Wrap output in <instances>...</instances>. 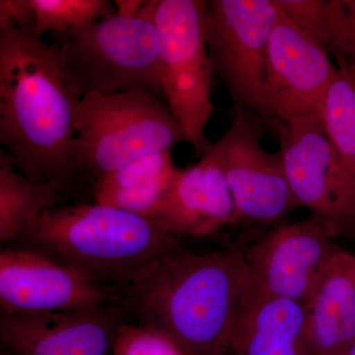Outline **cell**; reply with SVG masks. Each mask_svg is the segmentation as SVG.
I'll return each mask as SVG.
<instances>
[{
	"mask_svg": "<svg viewBox=\"0 0 355 355\" xmlns=\"http://www.w3.org/2000/svg\"><path fill=\"white\" fill-rule=\"evenodd\" d=\"M79 103L55 44L34 27L0 25V144L34 183L58 182L73 193L86 179L76 149Z\"/></svg>",
	"mask_w": 355,
	"mask_h": 355,
	"instance_id": "6da1fadb",
	"label": "cell"
},
{
	"mask_svg": "<svg viewBox=\"0 0 355 355\" xmlns=\"http://www.w3.org/2000/svg\"><path fill=\"white\" fill-rule=\"evenodd\" d=\"M146 0H114L116 14L121 17L133 18L139 15Z\"/></svg>",
	"mask_w": 355,
	"mask_h": 355,
	"instance_id": "603a6c76",
	"label": "cell"
},
{
	"mask_svg": "<svg viewBox=\"0 0 355 355\" xmlns=\"http://www.w3.org/2000/svg\"><path fill=\"white\" fill-rule=\"evenodd\" d=\"M320 114L338 160L343 205L355 237V65L338 67Z\"/></svg>",
	"mask_w": 355,
	"mask_h": 355,
	"instance_id": "ac0fdd59",
	"label": "cell"
},
{
	"mask_svg": "<svg viewBox=\"0 0 355 355\" xmlns=\"http://www.w3.org/2000/svg\"><path fill=\"white\" fill-rule=\"evenodd\" d=\"M336 70L330 55L279 10L256 113L279 120L320 113Z\"/></svg>",
	"mask_w": 355,
	"mask_h": 355,
	"instance_id": "30bf717a",
	"label": "cell"
},
{
	"mask_svg": "<svg viewBox=\"0 0 355 355\" xmlns=\"http://www.w3.org/2000/svg\"><path fill=\"white\" fill-rule=\"evenodd\" d=\"M34 11V30L44 33L78 29L84 26L116 15L108 0H31Z\"/></svg>",
	"mask_w": 355,
	"mask_h": 355,
	"instance_id": "ffe728a7",
	"label": "cell"
},
{
	"mask_svg": "<svg viewBox=\"0 0 355 355\" xmlns=\"http://www.w3.org/2000/svg\"><path fill=\"white\" fill-rule=\"evenodd\" d=\"M76 149L93 183L149 154L171 151L183 135L168 107L146 89L80 98Z\"/></svg>",
	"mask_w": 355,
	"mask_h": 355,
	"instance_id": "5b68a950",
	"label": "cell"
},
{
	"mask_svg": "<svg viewBox=\"0 0 355 355\" xmlns=\"http://www.w3.org/2000/svg\"><path fill=\"white\" fill-rule=\"evenodd\" d=\"M112 355H190L162 331L148 327L123 324L116 335Z\"/></svg>",
	"mask_w": 355,
	"mask_h": 355,
	"instance_id": "44dd1931",
	"label": "cell"
},
{
	"mask_svg": "<svg viewBox=\"0 0 355 355\" xmlns=\"http://www.w3.org/2000/svg\"><path fill=\"white\" fill-rule=\"evenodd\" d=\"M342 355H355V338L352 343H350L349 347L345 349V352H343Z\"/></svg>",
	"mask_w": 355,
	"mask_h": 355,
	"instance_id": "cb8c5ba5",
	"label": "cell"
},
{
	"mask_svg": "<svg viewBox=\"0 0 355 355\" xmlns=\"http://www.w3.org/2000/svg\"><path fill=\"white\" fill-rule=\"evenodd\" d=\"M275 0H210L203 21L214 78L233 108L257 111L265 85L268 42L279 17Z\"/></svg>",
	"mask_w": 355,
	"mask_h": 355,
	"instance_id": "52a82bcc",
	"label": "cell"
},
{
	"mask_svg": "<svg viewBox=\"0 0 355 355\" xmlns=\"http://www.w3.org/2000/svg\"><path fill=\"white\" fill-rule=\"evenodd\" d=\"M180 245L146 217L92 202L46 209L8 246L31 250L121 291Z\"/></svg>",
	"mask_w": 355,
	"mask_h": 355,
	"instance_id": "3957f363",
	"label": "cell"
},
{
	"mask_svg": "<svg viewBox=\"0 0 355 355\" xmlns=\"http://www.w3.org/2000/svg\"><path fill=\"white\" fill-rule=\"evenodd\" d=\"M0 355H12L10 354V352H8V350H6L4 349V347H1V352H0Z\"/></svg>",
	"mask_w": 355,
	"mask_h": 355,
	"instance_id": "d4e9b609",
	"label": "cell"
},
{
	"mask_svg": "<svg viewBox=\"0 0 355 355\" xmlns=\"http://www.w3.org/2000/svg\"><path fill=\"white\" fill-rule=\"evenodd\" d=\"M121 301L95 309L0 313L1 347L12 355H112L123 324Z\"/></svg>",
	"mask_w": 355,
	"mask_h": 355,
	"instance_id": "4fadbf2b",
	"label": "cell"
},
{
	"mask_svg": "<svg viewBox=\"0 0 355 355\" xmlns=\"http://www.w3.org/2000/svg\"><path fill=\"white\" fill-rule=\"evenodd\" d=\"M205 0H159L155 23L161 90L183 141L205 155V128L214 114V73L205 43Z\"/></svg>",
	"mask_w": 355,
	"mask_h": 355,
	"instance_id": "8992f818",
	"label": "cell"
},
{
	"mask_svg": "<svg viewBox=\"0 0 355 355\" xmlns=\"http://www.w3.org/2000/svg\"><path fill=\"white\" fill-rule=\"evenodd\" d=\"M279 144L284 172L299 207L323 221L336 238L352 237L340 191L338 160L321 114L266 119Z\"/></svg>",
	"mask_w": 355,
	"mask_h": 355,
	"instance_id": "9c48e42d",
	"label": "cell"
},
{
	"mask_svg": "<svg viewBox=\"0 0 355 355\" xmlns=\"http://www.w3.org/2000/svg\"><path fill=\"white\" fill-rule=\"evenodd\" d=\"M244 249L196 254L180 245L121 291L132 319L190 355H229L236 326L258 292Z\"/></svg>",
	"mask_w": 355,
	"mask_h": 355,
	"instance_id": "7a4b0ae2",
	"label": "cell"
},
{
	"mask_svg": "<svg viewBox=\"0 0 355 355\" xmlns=\"http://www.w3.org/2000/svg\"><path fill=\"white\" fill-rule=\"evenodd\" d=\"M229 355H308L304 306L257 292L236 326Z\"/></svg>",
	"mask_w": 355,
	"mask_h": 355,
	"instance_id": "2e32d148",
	"label": "cell"
},
{
	"mask_svg": "<svg viewBox=\"0 0 355 355\" xmlns=\"http://www.w3.org/2000/svg\"><path fill=\"white\" fill-rule=\"evenodd\" d=\"M179 169L170 150L144 156L96 180L92 186L94 202L150 220Z\"/></svg>",
	"mask_w": 355,
	"mask_h": 355,
	"instance_id": "e0dca14e",
	"label": "cell"
},
{
	"mask_svg": "<svg viewBox=\"0 0 355 355\" xmlns=\"http://www.w3.org/2000/svg\"><path fill=\"white\" fill-rule=\"evenodd\" d=\"M268 130L261 114L232 107L230 127L209 148L227 182L237 223L275 224L299 209L282 154L261 144Z\"/></svg>",
	"mask_w": 355,
	"mask_h": 355,
	"instance_id": "ba28073f",
	"label": "cell"
},
{
	"mask_svg": "<svg viewBox=\"0 0 355 355\" xmlns=\"http://www.w3.org/2000/svg\"><path fill=\"white\" fill-rule=\"evenodd\" d=\"M323 221L313 216L282 222L244 249L259 292L303 306L340 249Z\"/></svg>",
	"mask_w": 355,
	"mask_h": 355,
	"instance_id": "8fae6325",
	"label": "cell"
},
{
	"mask_svg": "<svg viewBox=\"0 0 355 355\" xmlns=\"http://www.w3.org/2000/svg\"><path fill=\"white\" fill-rule=\"evenodd\" d=\"M70 191L58 182L37 184L21 174L10 156L0 153V242L12 244L46 209L60 205Z\"/></svg>",
	"mask_w": 355,
	"mask_h": 355,
	"instance_id": "d6986e66",
	"label": "cell"
},
{
	"mask_svg": "<svg viewBox=\"0 0 355 355\" xmlns=\"http://www.w3.org/2000/svg\"><path fill=\"white\" fill-rule=\"evenodd\" d=\"M121 301V291L43 254L14 246L0 251L1 312L95 309Z\"/></svg>",
	"mask_w": 355,
	"mask_h": 355,
	"instance_id": "7c38bea8",
	"label": "cell"
},
{
	"mask_svg": "<svg viewBox=\"0 0 355 355\" xmlns=\"http://www.w3.org/2000/svg\"><path fill=\"white\" fill-rule=\"evenodd\" d=\"M308 355H342L355 338V257L340 248L304 305Z\"/></svg>",
	"mask_w": 355,
	"mask_h": 355,
	"instance_id": "9a60e30c",
	"label": "cell"
},
{
	"mask_svg": "<svg viewBox=\"0 0 355 355\" xmlns=\"http://www.w3.org/2000/svg\"><path fill=\"white\" fill-rule=\"evenodd\" d=\"M159 0H146L137 17L116 15L69 30L51 33L70 90L83 98L146 89L161 90Z\"/></svg>",
	"mask_w": 355,
	"mask_h": 355,
	"instance_id": "277c9868",
	"label": "cell"
},
{
	"mask_svg": "<svg viewBox=\"0 0 355 355\" xmlns=\"http://www.w3.org/2000/svg\"><path fill=\"white\" fill-rule=\"evenodd\" d=\"M31 0H0V25L34 27Z\"/></svg>",
	"mask_w": 355,
	"mask_h": 355,
	"instance_id": "7402d4cb",
	"label": "cell"
},
{
	"mask_svg": "<svg viewBox=\"0 0 355 355\" xmlns=\"http://www.w3.org/2000/svg\"><path fill=\"white\" fill-rule=\"evenodd\" d=\"M150 220L180 237H205L237 224L236 207L220 166L210 151L177 172Z\"/></svg>",
	"mask_w": 355,
	"mask_h": 355,
	"instance_id": "5bb4252c",
	"label": "cell"
}]
</instances>
